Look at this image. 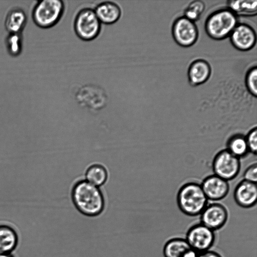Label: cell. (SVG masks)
Wrapping results in <instances>:
<instances>
[{
  "instance_id": "cell-1",
  "label": "cell",
  "mask_w": 257,
  "mask_h": 257,
  "mask_svg": "<svg viewBox=\"0 0 257 257\" xmlns=\"http://www.w3.org/2000/svg\"><path fill=\"white\" fill-rule=\"evenodd\" d=\"M72 198L77 209L85 216H96L103 210L104 201L101 191L87 181H79L74 186Z\"/></svg>"
},
{
  "instance_id": "cell-2",
  "label": "cell",
  "mask_w": 257,
  "mask_h": 257,
  "mask_svg": "<svg viewBox=\"0 0 257 257\" xmlns=\"http://www.w3.org/2000/svg\"><path fill=\"white\" fill-rule=\"evenodd\" d=\"M177 203L180 211L189 216L200 215L208 205V199L201 184L196 182H188L179 189Z\"/></svg>"
},
{
  "instance_id": "cell-3",
  "label": "cell",
  "mask_w": 257,
  "mask_h": 257,
  "mask_svg": "<svg viewBox=\"0 0 257 257\" xmlns=\"http://www.w3.org/2000/svg\"><path fill=\"white\" fill-rule=\"evenodd\" d=\"M237 16L228 9L214 12L206 21L205 31L211 38L220 40L230 36L238 25Z\"/></svg>"
},
{
  "instance_id": "cell-4",
  "label": "cell",
  "mask_w": 257,
  "mask_h": 257,
  "mask_svg": "<svg viewBox=\"0 0 257 257\" xmlns=\"http://www.w3.org/2000/svg\"><path fill=\"white\" fill-rule=\"evenodd\" d=\"M65 4L61 0L41 1L36 5L33 12L35 24L42 28L55 25L64 14Z\"/></svg>"
},
{
  "instance_id": "cell-5",
  "label": "cell",
  "mask_w": 257,
  "mask_h": 257,
  "mask_svg": "<svg viewBox=\"0 0 257 257\" xmlns=\"http://www.w3.org/2000/svg\"><path fill=\"white\" fill-rule=\"evenodd\" d=\"M74 30L81 40L90 41L99 36L101 23L98 20L94 9L85 8L76 14L74 21Z\"/></svg>"
},
{
  "instance_id": "cell-6",
  "label": "cell",
  "mask_w": 257,
  "mask_h": 257,
  "mask_svg": "<svg viewBox=\"0 0 257 257\" xmlns=\"http://www.w3.org/2000/svg\"><path fill=\"white\" fill-rule=\"evenodd\" d=\"M185 238L193 249L202 252L213 247L216 241V234L215 231L200 222L189 227Z\"/></svg>"
},
{
  "instance_id": "cell-7",
  "label": "cell",
  "mask_w": 257,
  "mask_h": 257,
  "mask_svg": "<svg viewBox=\"0 0 257 257\" xmlns=\"http://www.w3.org/2000/svg\"><path fill=\"white\" fill-rule=\"evenodd\" d=\"M214 174L228 181L234 179L240 168L239 158L227 150L219 151L214 156L212 164Z\"/></svg>"
},
{
  "instance_id": "cell-8",
  "label": "cell",
  "mask_w": 257,
  "mask_h": 257,
  "mask_svg": "<svg viewBox=\"0 0 257 257\" xmlns=\"http://www.w3.org/2000/svg\"><path fill=\"white\" fill-rule=\"evenodd\" d=\"M172 32L173 39L177 44L184 47H188L194 44L199 35L195 22L184 16L179 17L174 21Z\"/></svg>"
},
{
  "instance_id": "cell-9",
  "label": "cell",
  "mask_w": 257,
  "mask_h": 257,
  "mask_svg": "<svg viewBox=\"0 0 257 257\" xmlns=\"http://www.w3.org/2000/svg\"><path fill=\"white\" fill-rule=\"evenodd\" d=\"M200 215V222L215 231L225 225L228 213L224 206L213 203L207 205Z\"/></svg>"
},
{
  "instance_id": "cell-10",
  "label": "cell",
  "mask_w": 257,
  "mask_h": 257,
  "mask_svg": "<svg viewBox=\"0 0 257 257\" xmlns=\"http://www.w3.org/2000/svg\"><path fill=\"white\" fill-rule=\"evenodd\" d=\"M229 37L233 46L242 51H248L256 44L255 32L252 27L246 24H238Z\"/></svg>"
},
{
  "instance_id": "cell-11",
  "label": "cell",
  "mask_w": 257,
  "mask_h": 257,
  "mask_svg": "<svg viewBox=\"0 0 257 257\" xmlns=\"http://www.w3.org/2000/svg\"><path fill=\"white\" fill-rule=\"evenodd\" d=\"M201 186L207 198L212 201L222 199L229 190L228 182L214 174L205 177Z\"/></svg>"
},
{
  "instance_id": "cell-12",
  "label": "cell",
  "mask_w": 257,
  "mask_h": 257,
  "mask_svg": "<svg viewBox=\"0 0 257 257\" xmlns=\"http://www.w3.org/2000/svg\"><path fill=\"white\" fill-rule=\"evenodd\" d=\"M234 197L239 206L244 208L253 207L256 203V183L244 180L241 181L234 190Z\"/></svg>"
},
{
  "instance_id": "cell-13",
  "label": "cell",
  "mask_w": 257,
  "mask_h": 257,
  "mask_svg": "<svg viewBox=\"0 0 257 257\" xmlns=\"http://www.w3.org/2000/svg\"><path fill=\"white\" fill-rule=\"evenodd\" d=\"M163 253L164 257H197L198 252L193 249L185 238L175 237L165 243Z\"/></svg>"
},
{
  "instance_id": "cell-14",
  "label": "cell",
  "mask_w": 257,
  "mask_h": 257,
  "mask_svg": "<svg viewBox=\"0 0 257 257\" xmlns=\"http://www.w3.org/2000/svg\"><path fill=\"white\" fill-rule=\"evenodd\" d=\"M94 10L101 24L105 25L115 23L122 13L120 6L113 1H103L96 5Z\"/></svg>"
},
{
  "instance_id": "cell-15",
  "label": "cell",
  "mask_w": 257,
  "mask_h": 257,
  "mask_svg": "<svg viewBox=\"0 0 257 257\" xmlns=\"http://www.w3.org/2000/svg\"><path fill=\"white\" fill-rule=\"evenodd\" d=\"M211 74V68L208 62L203 59L195 60L188 68L189 82L193 86L202 84L209 79Z\"/></svg>"
},
{
  "instance_id": "cell-16",
  "label": "cell",
  "mask_w": 257,
  "mask_h": 257,
  "mask_svg": "<svg viewBox=\"0 0 257 257\" xmlns=\"http://www.w3.org/2000/svg\"><path fill=\"white\" fill-rule=\"evenodd\" d=\"M19 243L16 231L8 225H0V253H12Z\"/></svg>"
},
{
  "instance_id": "cell-17",
  "label": "cell",
  "mask_w": 257,
  "mask_h": 257,
  "mask_svg": "<svg viewBox=\"0 0 257 257\" xmlns=\"http://www.w3.org/2000/svg\"><path fill=\"white\" fill-rule=\"evenodd\" d=\"M228 9L236 16H253L257 13V1H228Z\"/></svg>"
},
{
  "instance_id": "cell-18",
  "label": "cell",
  "mask_w": 257,
  "mask_h": 257,
  "mask_svg": "<svg viewBox=\"0 0 257 257\" xmlns=\"http://www.w3.org/2000/svg\"><path fill=\"white\" fill-rule=\"evenodd\" d=\"M226 146V150L238 158L245 156L249 151L245 136L240 133L230 136Z\"/></svg>"
},
{
  "instance_id": "cell-19",
  "label": "cell",
  "mask_w": 257,
  "mask_h": 257,
  "mask_svg": "<svg viewBox=\"0 0 257 257\" xmlns=\"http://www.w3.org/2000/svg\"><path fill=\"white\" fill-rule=\"evenodd\" d=\"M26 15L20 9L10 12L6 19L5 25L10 34H19L23 29L26 22Z\"/></svg>"
},
{
  "instance_id": "cell-20",
  "label": "cell",
  "mask_w": 257,
  "mask_h": 257,
  "mask_svg": "<svg viewBox=\"0 0 257 257\" xmlns=\"http://www.w3.org/2000/svg\"><path fill=\"white\" fill-rule=\"evenodd\" d=\"M86 178L87 182L98 187L106 182L107 173L102 166L98 164L93 165L87 169Z\"/></svg>"
},
{
  "instance_id": "cell-21",
  "label": "cell",
  "mask_w": 257,
  "mask_h": 257,
  "mask_svg": "<svg viewBox=\"0 0 257 257\" xmlns=\"http://www.w3.org/2000/svg\"><path fill=\"white\" fill-rule=\"evenodd\" d=\"M205 8L204 3L201 1H194L189 4L185 9L184 17L195 22L199 19Z\"/></svg>"
},
{
  "instance_id": "cell-22",
  "label": "cell",
  "mask_w": 257,
  "mask_h": 257,
  "mask_svg": "<svg viewBox=\"0 0 257 257\" xmlns=\"http://www.w3.org/2000/svg\"><path fill=\"white\" fill-rule=\"evenodd\" d=\"M245 87L250 94L257 95V69L256 66L250 68L245 76Z\"/></svg>"
},
{
  "instance_id": "cell-23",
  "label": "cell",
  "mask_w": 257,
  "mask_h": 257,
  "mask_svg": "<svg viewBox=\"0 0 257 257\" xmlns=\"http://www.w3.org/2000/svg\"><path fill=\"white\" fill-rule=\"evenodd\" d=\"M7 47L12 55L18 54L21 49V39L19 34H10L7 38Z\"/></svg>"
},
{
  "instance_id": "cell-24",
  "label": "cell",
  "mask_w": 257,
  "mask_h": 257,
  "mask_svg": "<svg viewBox=\"0 0 257 257\" xmlns=\"http://www.w3.org/2000/svg\"><path fill=\"white\" fill-rule=\"evenodd\" d=\"M248 150L254 155L257 150V128L254 127L251 128L245 136Z\"/></svg>"
},
{
  "instance_id": "cell-25",
  "label": "cell",
  "mask_w": 257,
  "mask_h": 257,
  "mask_svg": "<svg viewBox=\"0 0 257 257\" xmlns=\"http://www.w3.org/2000/svg\"><path fill=\"white\" fill-rule=\"evenodd\" d=\"M244 180L256 183L257 181V165L255 163L249 166L245 171L243 174Z\"/></svg>"
},
{
  "instance_id": "cell-26",
  "label": "cell",
  "mask_w": 257,
  "mask_h": 257,
  "mask_svg": "<svg viewBox=\"0 0 257 257\" xmlns=\"http://www.w3.org/2000/svg\"><path fill=\"white\" fill-rule=\"evenodd\" d=\"M197 257H222V256L218 252L210 249L204 252H199Z\"/></svg>"
},
{
  "instance_id": "cell-27",
  "label": "cell",
  "mask_w": 257,
  "mask_h": 257,
  "mask_svg": "<svg viewBox=\"0 0 257 257\" xmlns=\"http://www.w3.org/2000/svg\"><path fill=\"white\" fill-rule=\"evenodd\" d=\"M0 257H14L11 253H0Z\"/></svg>"
}]
</instances>
